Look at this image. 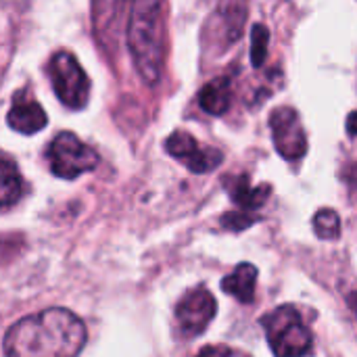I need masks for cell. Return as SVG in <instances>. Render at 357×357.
<instances>
[{
  "label": "cell",
  "mask_w": 357,
  "mask_h": 357,
  "mask_svg": "<svg viewBox=\"0 0 357 357\" xmlns=\"http://www.w3.org/2000/svg\"><path fill=\"white\" fill-rule=\"evenodd\" d=\"M100 157L88 144H84L75 134L63 132L48 146V163L56 178L75 180L86 172L98 167Z\"/></svg>",
  "instance_id": "cell-4"
},
{
  "label": "cell",
  "mask_w": 357,
  "mask_h": 357,
  "mask_svg": "<svg viewBox=\"0 0 357 357\" xmlns=\"http://www.w3.org/2000/svg\"><path fill=\"white\" fill-rule=\"evenodd\" d=\"M23 190H25V184H23V178L17 169V165L8 159V157H2L0 161V203H2V209H10L21 197H23Z\"/></svg>",
  "instance_id": "cell-14"
},
{
  "label": "cell",
  "mask_w": 357,
  "mask_h": 357,
  "mask_svg": "<svg viewBox=\"0 0 357 357\" xmlns=\"http://www.w3.org/2000/svg\"><path fill=\"white\" fill-rule=\"evenodd\" d=\"M268 46H270V31L266 25L255 23L251 29V63L253 67H261L268 59Z\"/></svg>",
  "instance_id": "cell-16"
},
{
  "label": "cell",
  "mask_w": 357,
  "mask_h": 357,
  "mask_svg": "<svg viewBox=\"0 0 357 357\" xmlns=\"http://www.w3.org/2000/svg\"><path fill=\"white\" fill-rule=\"evenodd\" d=\"M255 287H257V268L251 264H238L234 272L222 280V291L226 295L236 297L241 303L255 301Z\"/></svg>",
  "instance_id": "cell-12"
},
{
  "label": "cell",
  "mask_w": 357,
  "mask_h": 357,
  "mask_svg": "<svg viewBox=\"0 0 357 357\" xmlns=\"http://www.w3.org/2000/svg\"><path fill=\"white\" fill-rule=\"evenodd\" d=\"M165 151L176 161L184 163V167H188L192 174H209V172L218 169L224 161L222 151H218L213 146H201L192 134L182 132V130L167 136Z\"/></svg>",
  "instance_id": "cell-8"
},
{
  "label": "cell",
  "mask_w": 357,
  "mask_h": 357,
  "mask_svg": "<svg viewBox=\"0 0 357 357\" xmlns=\"http://www.w3.org/2000/svg\"><path fill=\"white\" fill-rule=\"evenodd\" d=\"M264 333L276 356H305L312 351V333L293 305H280L261 318Z\"/></svg>",
  "instance_id": "cell-3"
},
{
  "label": "cell",
  "mask_w": 357,
  "mask_h": 357,
  "mask_svg": "<svg viewBox=\"0 0 357 357\" xmlns=\"http://www.w3.org/2000/svg\"><path fill=\"white\" fill-rule=\"evenodd\" d=\"M270 130L274 146L282 159L295 161L307 153V136L301 126V117L293 107H278L270 115Z\"/></svg>",
  "instance_id": "cell-7"
},
{
  "label": "cell",
  "mask_w": 357,
  "mask_h": 357,
  "mask_svg": "<svg viewBox=\"0 0 357 357\" xmlns=\"http://www.w3.org/2000/svg\"><path fill=\"white\" fill-rule=\"evenodd\" d=\"M88 339L86 324L69 310L50 307L21 318L4 335L8 357H73Z\"/></svg>",
  "instance_id": "cell-1"
},
{
  "label": "cell",
  "mask_w": 357,
  "mask_h": 357,
  "mask_svg": "<svg viewBox=\"0 0 357 357\" xmlns=\"http://www.w3.org/2000/svg\"><path fill=\"white\" fill-rule=\"evenodd\" d=\"M48 71L56 98L71 111L84 109L90 96V79L77 59L71 52H56Z\"/></svg>",
  "instance_id": "cell-5"
},
{
  "label": "cell",
  "mask_w": 357,
  "mask_h": 357,
  "mask_svg": "<svg viewBox=\"0 0 357 357\" xmlns=\"http://www.w3.org/2000/svg\"><path fill=\"white\" fill-rule=\"evenodd\" d=\"M6 121L15 132L29 136V134L44 130L48 123V117H46V111L36 100H25L23 96H15L13 107L6 115Z\"/></svg>",
  "instance_id": "cell-10"
},
{
  "label": "cell",
  "mask_w": 357,
  "mask_h": 357,
  "mask_svg": "<svg viewBox=\"0 0 357 357\" xmlns=\"http://www.w3.org/2000/svg\"><path fill=\"white\" fill-rule=\"evenodd\" d=\"M255 222H257L255 215H251L247 209H241V211H230V213L222 215V222H220V224H222V228H226V230L241 232V230L253 226Z\"/></svg>",
  "instance_id": "cell-17"
},
{
  "label": "cell",
  "mask_w": 357,
  "mask_h": 357,
  "mask_svg": "<svg viewBox=\"0 0 357 357\" xmlns=\"http://www.w3.org/2000/svg\"><path fill=\"white\" fill-rule=\"evenodd\" d=\"M199 105L209 115H224L232 105V84L228 77L207 82L199 92Z\"/></svg>",
  "instance_id": "cell-13"
},
{
  "label": "cell",
  "mask_w": 357,
  "mask_h": 357,
  "mask_svg": "<svg viewBox=\"0 0 357 357\" xmlns=\"http://www.w3.org/2000/svg\"><path fill=\"white\" fill-rule=\"evenodd\" d=\"M218 314V303L213 295L205 289H192L176 307V326L184 339H195L207 331Z\"/></svg>",
  "instance_id": "cell-6"
},
{
  "label": "cell",
  "mask_w": 357,
  "mask_h": 357,
  "mask_svg": "<svg viewBox=\"0 0 357 357\" xmlns=\"http://www.w3.org/2000/svg\"><path fill=\"white\" fill-rule=\"evenodd\" d=\"M226 186H228L230 199H232L241 209H247V211L261 209V205L268 201V197H270V192H272V186H270V184L251 186V182H249L247 176L230 178V180H226Z\"/></svg>",
  "instance_id": "cell-11"
},
{
  "label": "cell",
  "mask_w": 357,
  "mask_h": 357,
  "mask_svg": "<svg viewBox=\"0 0 357 357\" xmlns=\"http://www.w3.org/2000/svg\"><path fill=\"white\" fill-rule=\"evenodd\" d=\"M128 46L142 82L155 86L161 79L165 54L161 0H134L128 23Z\"/></svg>",
  "instance_id": "cell-2"
},
{
  "label": "cell",
  "mask_w": 357,
  "mask_h": 357,
  "mask_svg": "<svg viewBox=\"0 0 357 357\" xmlns=\"http://www.w3.org/2000/svg\"><path fill=\"white\" fill-rule=\"evenodd\" d=\"M218 19L215 38L222 42V50L234 44L247 23V0H220V6L213 15Z\"/></svg>",
  "instance_id": "cell-9"
},
{
  "label": "cell",
  "mask_w": 357,
  "mask_h": 357,
  "mask_svg": "<svg viewBox=\"0 0 357 357\" xmlns=\"http://www.w3.org/2000/svg\"><path fill=\"white\" fill-rule=\"evenodd\" d=\"M347 132H349L351 136H357V111L347 117Z\"/></svg>",
  "instance_id": "cell-18"
},
{
  "label": "cell",
  "mask_w": 357,
  "mask_h": 357,
  "mask_svg": "<svg viewBox=\"0 0 357 357\" xmlns=\"http://www.w3.org/2000/svg\"><path fill=\"white\" fill-rule=\"evenodd\" d=\"M314 232L322 241H337L341 236V218L333 209H322L314 215Z\"/></svg>",
  "instance_id": "cell-15"
}]
</instances>
